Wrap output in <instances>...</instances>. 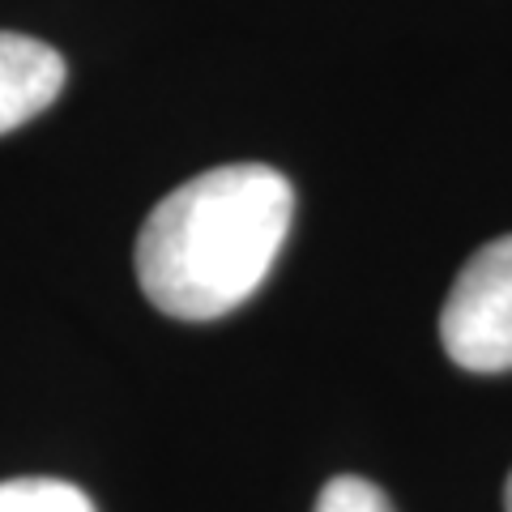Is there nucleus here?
I'll list each match as a JSON object with an SVG mask.
<instances>
[{
    "label": "nucleus",
    "mask_w": 512,
    "mask_h": 512,
    "mask_svg": "<svg viewBox=\"0 0 512 512\" xmlns=\"http://www.w3.org/2000/svg\"><path fill=\"white\" fill-rule=\"evenodd\" d=\"M64 56L30 35L0 30V133L35 120L64 90Z\"/></svg>",
    "instance_id": "nucleus-3"
},
{
    "label": "nucleus",
    "mask_w": 512,
    "mask_h": 512,
    "mask_svg": "<svg viewBox=\"0 0 512 512\" xmlns=\"http://www.w3.org/2000/svg\"><path fill=\"white\" fill-rule=\"evenodd\" d=\"M440 342L466 372H512V235L478 248L440 308Z\"/></svg>",
    "instance_id": "nucleus-2"
},
{
    "label": "nucleus",
    "mask_w": 512,
    "mask_h": 512,
    "mask_svg": "<svg viewBox=\"0 0 512 512\" xmlns=\"http://www.w3.org/2000/svg\"><path fill=\"white\" fill-rule=\"evenodd\" d=\"M504 512H512V474H508V487H504Z\"/></svg>",
    "instance_id": "nucleus-6"
},
{
    "label": "nucleus",
    "mask_w": 512,
    "mask_h": 512,
    "mask_svg": "<svg viewBox=\"0 0 512 512\" xmlns=\"http://www.w3.org/2000/svg\"><path fill=\"white\" fill-rule=\"evenodd\" d=\"M316 512H393L389 495H384L376 483L355 474H338L333 483H325L316 500Z\"/></svg>",
    "instance_id": "nucleus-5"
},
{
    "label": "nucleus",
    "mask_w": 512,
    "mask_h": 512,
    "mask_svg": "<svg viewBox=\"0 0 512 512\" xmlns=\"http://www.w3.org/2000/svg\"><path fill=\"white\" fill-rule=\"evenodd\" d=\"M295 218V188L265 163H227L167 192L137 235V282L158 312L214 320L269 278Z\"/></svg>",
    "instance_id": "nucleus-1"
},
{
    "label": "nucleus",
    "mask_w": 512,
    "mask_h": 512,
    "mask_svg": "<svg viewBox=\"0 0 512 512\" xmlns=\"http://www.w3.org/2000/svg\"><path fill=\"white\" fill-rule=\"evenodd\" d=\"M0 512H99L94 500L60 478H9L0 483Z\"/></svg>",
    "instance_id": "nucleus-4"
}]
</instances>
